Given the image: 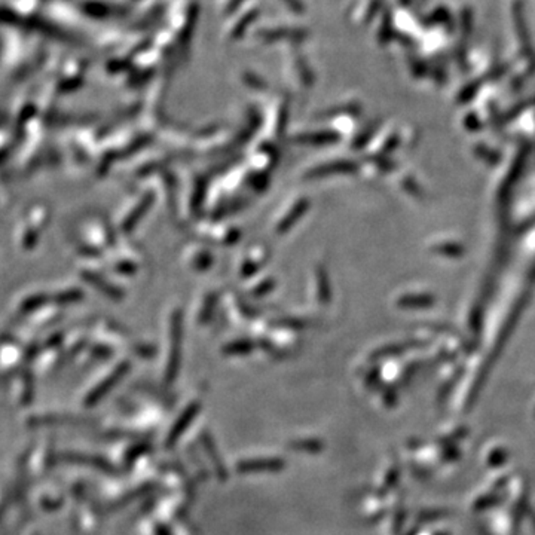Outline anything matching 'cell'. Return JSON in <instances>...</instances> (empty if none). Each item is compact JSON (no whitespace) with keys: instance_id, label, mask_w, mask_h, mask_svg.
<instances>
[{"instance_id":"6da1fadb","label":"cell","mask_w":535,"mask_h":535,"mask_svg":"<svg viewBox=\"0 0 535 535\" xmlns=\"http://www.w3.org/2000/svg\"><path fill=\"white\" fill-rule=\"evenodd\" d=\"M283 465L279 460H254L240 464L241 472H259V470H276Z\"/></svg>"}]
</instances>
